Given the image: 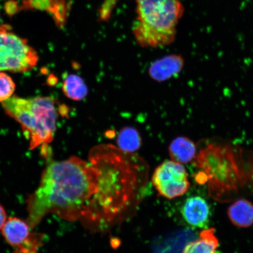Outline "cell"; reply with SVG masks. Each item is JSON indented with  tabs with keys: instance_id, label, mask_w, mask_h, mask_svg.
Listing matches in <instances>:
<instances>
[{
	"instance_id": "cell-1",
	"label": "cell",
	"mask_w": 253,
	"mask_h": 253,
	"mask_svg": "<svg viewBox=\"0 0 253 253\" xmlns=\"http://www.w3.org/2000/svg\"><path fill=\"white\" fill-rule=\"evenodd\" d=\"M67 167L71 221L93 232H107L131 217L146 192L147 163L113 145L94 147L87 161L72 156Z\"/></svg>"
},
{
	"instance_id": "cell-2",
	"label": "cell",
	"mask_w": 253,
	"mask_h": 253,
	"mask_svg": "<svg viewBox=\"0 0 253 253\" xmlns=\"http://www.w3.org/2000/svg\"><path fill=\"white\" fill-rule=\"evenodd\" d=\"M137 18L133 34L142 47L170 45L176 36V27L183 13L179 0H135Z\"/></svg>"
},
{
	"instance_id": "cell-3",
	"label": "cell",
	"mask_w": 253,
	"mask_h": 253,
	"mask_svg": "<svg viewBox=\"0 0 253 253\" xmlns=\"http://www.w3.org/2000/svg\"><path fill=\"white\" fill-rule=\"evenodd\" d=\"M2 105L5 112L22 126L30 139L31 150L53 140L58 112L51 98L24 99L12 96Z\"/></svg>"
},
{
	"instance_id": "cell-4",
	"label": "cell",
	"mask_w": 253,
	"mask_h": 253,
	"mask_svg": "<svg viewBox=\"0 0 253 253\" xmlns=\"http://www.w3.org/2000/svg\"><path fill=\"white\" fill-rule=\"evenodd\" d=\"M39 61L36 50L27 40L17 36L8 25L0 27V72H25Z\"/></svg>"
},
{
	"instance_id": "cell-5",
	"label": "cell",
	"mask_w": 253,
	"mask_h": 253,
	"mask_svg": "<svg viewBox=\"0 0 253 253\" xmlns=\"http://www.w3.org/2000/svg\"><path fill=\"white\" fill-rule=\"evenodd\" d=\"M152 183L162 197L169 199L184 195L189 188L185 168L173 160L166 161L157 168Z\"/></svg>"
},
{
	"instance_id": "cell-6",
	"label": "cell",
	"mask_w": 253,
	"mask_h": 253,
	"mask_svg": "<svg viewBox=\"0 0 253 253\" xmlns=\"http://www.w3.org/2000/svg\"><path fill=\"white\" fill-rule=\"evenodd\" d=\"M184 65V60L178 55H169L163 57L152 63L148 74L153 80L165 82L179 74Z\"/></svg>"
},
{
	"instance_id": "cell-7",
	"label": "cell",
	"mask_w": 253,
	"mask_h": 253,
	"mask_svg": "<svg viewBox=\"0 0 253 253\" xmlns=\"http://www.w3.org/2000/svg\"><path fill=\"white\" fill-rule=\"evenodd\" d=\"M210 211L207 202L199 197L188 198L182 210V216L186 222L200 228L207 226Z\"/></svg>"
},
{
	"instance_id": "cell-8",
	"label": "cell",
	"mask_w": 253,
	"mask_h": 253,
	"mask_svg": "<svg viewBox=\"0 0 253 253\" xmlns=\"http://www.w3.org/2000/svg\"><path fill=\"white\" fill-rule=\"evenodd\" d=\"M31 229L27 221L12 217L6 220L1 232L8 244L19 246L26 242L30 236Z\"/></svg>"
},
{
	"instance_id": "cell-9",
	"label": "cell",
	"mask_w": 253,
	"mask_h": 253,
	"mask_svg": "<svg viewBox=\"0 0 253 253\" xmlns=\"http://www.w3.org/2000/svg\"><path fill=\"white\" fill-rule=\"evenodd\" d=\"M197 148L194 142L185 137H177L169 147L170 158L175 162L181 164L189 163L195 157Z\"/></svg>"
},
{
	"instance_id": "cell-10",
	"label": "cell",
	"mask_w": 253,
	"mask_h": 253,
	"mask_svg": "<svg viewBox=\"0 0 253 253\" xmlns=\"http://www.w3.org/2000/svg\"><path fill=\"white\" fill-rule=\"evenodd\" d=\"M228 216L235 226H251L253 224V204L245 199H240L230 206Z\"/></svg>"
},
{
	"instance_id": "cell-11",
	"label": "cell",
	"mask_w": 253,
	"mask_h": 253,
	"mask_svg": "<svg viewBox=\"0 0 253 253\" xmlns=\"http://www.w3.org/2000/svg\"><path fill=\"white\" fill-rule=\"evenodd\" d=\"M219 242L214 229H208L201 233L198 239L188 243L182 253H216Z\"/></svg>"
},
{
	"instance_id": "cell-12",
	"label": "cell",
	"mask_w": 253,
	"mask_h": 253,
	"mask_svg": "<svg viewBox=\"0 0 253 253\" xmlns=\"http://www.w3.org/2000/svg\"><path fill=\"white\" fill-rule=\"evenodd\" d=\"M62 90L69 99L81 101L87 96L88 88L84 79L77 75L66 76L63 80Z\"/></svg>"
},
{
	"instance_id": "cell-13",
	"label": "cell",
	"mask_w": 253,
	"mask_h": 253,
	"mask_svg": "<svg viewBox=\"0 0 253 253\" xmlns=\"http://www.w3.org/2000/svg\"><path fill=\"white\" fill-rule=\"evenodd\" d=\"M140 133L134 127L126 126L119 132L117 143L120 150L126 153H133L140 149L141 145Z\"/></svg>"
},
{
	"instance_id": "cell-14",
	"label": "cell",
	"mask_w": 253,
	"mask_h": 253,
	"mask_svg": "<svg viewBox=\"0 0 253 253\" xmlns=\"http://www.w3.org/2000/svg\"><path fill=\"white\" fill-rule=\"evenodd\" d=\"M61 0H21L20 10L46 12L52 15Z\"/></svg>"
},
{
	"instance_id": "cell-15",
	"label": "cell",
	"mask_w": 253,
	"mask_h": 253,
	"mask_svg": "<svg viewBox=\"0 0 253 253\" xmlns=\"http://www.w3.org/2000/svg\"><path fill=\"white\" fill-rule=\"evenodd\" d=\"M15 85L10 77L4 72H0V103L4 102L12 96Z\"/></svg>"
},
{
	"instance_id": "cell-16",
	"label": "cell",
	"mask_w": 253,
	"mask_h": 253,
	"mask_svg": "<svg viewBox=\"0 0 253 253\" xmlns=\"http://www.w3.org/2000/svg\"><path fill=\"white\" fill-rule=\"evenodd\" d=\"M119 0H104L99 9L100 20L106 21L109 20Z\"/></svg>"
},
{
	"instance_id": "cell-17",
	"label": "cell",
	"mask_w": 253,
	"mask_h": 253,
	"mask_svg": "<svg viewBox=\"0 0 253 253\" xmlns=\"http://www.w3.org/2000/svg\"><path fill=\"white\" fill-rule=\"evenodd\" d=\"M5 10L9 15H14L20 10V6L15 1H9L5 5Z\"/></svg>"
},
{
	"instance_id": "cell-18",
	"label": "cell",
	"mask_w": 253,
	"mask_h": 253,
	"mask_svg": "<svg viewBox=\"0 0 253 253\" xmlns=\"http://www.w3.org/2000/svg\"><path fill=\"white\" fill-rule=\"evenodd\" d=\"M7 219V214L4 208L0 204V230H1Z\"/></svg>"
},
{
	"instance_id": "cell-19",
	"label": "cell",
	"mask_w": 253,
	"mask_h": 253,
	"mask_svg": "<svg viewBox=\"0 0 253 253\" xmlns=\"http://www.w3.org/2000/svg\"><path fill=\"white\" fill-rule=\"evenodd\" d=\"M1 23H0V27H1Z\"/></svg>"
}]
</instances>
